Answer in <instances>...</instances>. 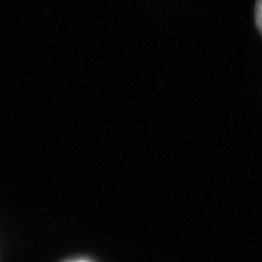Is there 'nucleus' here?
<instances>
[{
	"label": "nucleus",
	"mask_w": 262,
	"mask_h": 262,
	"mask_svg": "<svg viewBox=\"0 0 262 262\" xmlns=\"http://www.w3.org/2000/svg\"><path fill=\"white\" fill-rule=\"evenodd\" d=\"M255 17H256V25L260 32L262 33V0L256 2V9H255Z\"/></svg>",
	"instance_id": "nucleus-1"
},
{
	"label": "nucleus",
	"mask_w": 262,
	"mask_h": 262,
	"mask_svg": "<svg viewBox=\"0 0 262 262\" xmlns=\"http://www.w3.org/2000/svg\"><path fill=\"white\" fill-rule=\"evenodd\" d=\"M73 262H89V261H81L80 260V261H73Z\"/></svg>",
	"instance_id": "nucleus-2"
}]
</instances>
